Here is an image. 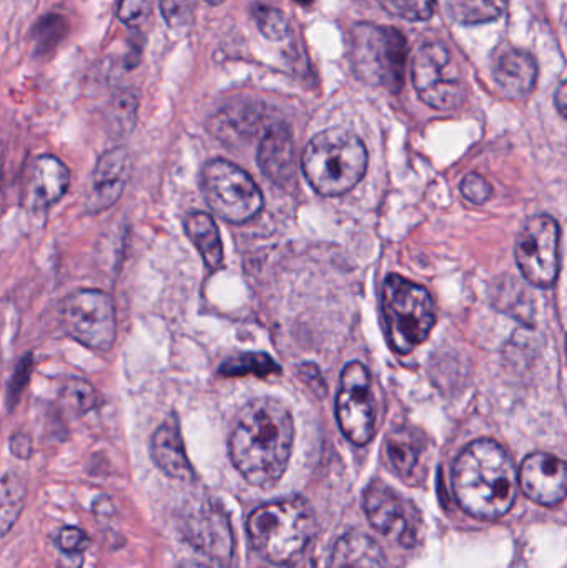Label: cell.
<instances>
[{
    "mask_svg": "<svg viewBox=\"0 0 567 568\" xmlns=\"http://www.w3.org/2000/svg\"><path fill=\"white\" fill-rule=\"evenodd\" d=\"M62 324L67 334L83 346L109 351L115 343V304L103 291H77L63 303Z\"/></svg>",
    "mask_w": 567,
    "mask_h": 568,
    "instance_id": "cell-9",
    "label": "cell"
},
{
    "mask_svg": "<svg viewBox=\"0 0 567 568\" xmlns=\"http://www.w3.org/2000/svg\"><path fill=\"white\" fill-rule=\"evenodd\" d=\"M413 85L419 99L436 110H453L465 100L462 72L443 43L428 42L413 57Z\"/></svg>",
    "mask_w": 567,
    "mask_h": 568,
    "instance_id": "cell-8",
    "label": "cell"
},
{
    "mask_svg": "<svg viewBox=\"0 0 567 568\" xmlns=\"http://www.w3.org/2000/svg\"><path fill=\"white\" fill-rule=\"evenodd\" d=\"M70 185L67 166L55 156H39L30 165L23 189V203L30 210H43L55 205Z\"/></svg>",
    "mask_w": 567,
    "mask_h": 568,
    "instance_id": "cell-16",
    "label": "cell"
},
{
    "mask_svg": "<svg viewBox=\"0 0 567 568\" xmlns=\"http://www.w3.org/2000/svg\"><path fill=\"white\" fill-rule=\"evenodd\" d=\"M12 453L16 456L26 457L30 456V437L23 436V434H19V436L13 437L12 439Z\"/></svg>",
    "mask_w": 567,
    "mask_h": 568,
    "instance_id": "cell-33",
    "label": "cell"
},
{
    "mask_svg": "<svg viewBox=\"0 0 567 568\" xmlns=\"http://www.w3.org/2000/svg\"><path fill=\"white\" fill-rule=\"evenodd\" d=\"M186 539L200 552L219 562H229L233 552V537L229 519L215 506H202L186 517Z\"/></svg>",
    "mask_w": 567,
    "mask_h": 568,
    "instance_id": "cell-14",
    "label": "cell"
},
{
    "mask_svg": "<svg viewBox=\"0 0 567 568\" xmlns=\"http://www.w3.org/2000/svg\"><path fill=\"white\" fill-rule=\"evenodd\" d=\"M275 373H280L279 364L265 353L240 354V356L225 361L220 367V374L226 377H240L246 376V374L266 377Z\"/></svg>",
    "mask_w": 567,
    "mask_h": 568,
    "instance_id": "cell-25",
    "label": "cell"
},
{
    "mask_svg": "<svg viewBox=\"0 0 567 568\" xmlns=\"http://www.w3.org/2000/svg\"><path fill=\"white\" fill-rule=\"evenodd\" d=\"M132 163L123 149H113L103 153L93 169L87 193L85 206L90 213H100L110 209L125 189Z\"/></svg>",
    "mask_w": 567,
    "mask_h": 568,
    "instance_id": "cell-15",
    "label": "cell"
},
{
    "mask_svg": "<svg viewBox=\"0 0 567 568\" xmlns=\"http://www.w3.org/2000/svg\"><path fill=\"white\" fill-rule=\"evenodd\" d=\"M185 230L186 236L199 250L205 265L212 272H216L223 263V246L219 229H216L212 216L202 212L192 213L186 219Z\"/></svg>",
    "mask_w": 567,
    "mask_h": 568,
    "instance_id": "cell-21",
    "label": "cell"
},
{
    "mask_svg": "<svg viewBox=\"0 0 567 568\" xmlns=\"http://www.w3.org/2000/svg\"><path fill=\"white\" fill-rule=\"evenodd\" d=\"M508 0H448L449 13L463 26L492 22L505 12Z\"/></svg>",
    "mask_w": 567,
    "mask_h": 568,
    "instance_id": "cell-24",
    "label": "cell"
},
{
    "mask_svg": "<svg viewBox=\"0 0 567 568\" xmlns=\"http://www.w3.org/2000/svg\"><path fill=\"white\" fill-rule=\"evenodd\" d=\"M202 185L210 209L226 222H246L262 210V192L252 176L226 160L206 163Z\"/></svg>",
    "mask_w": 567,
    "mask_h": 568,
    "instance_id": "cell-7",
    "label": "cell"
},
{
    "mask_svg": "<svg viewBox=\"0 0 567 568\" xmlns=\"http://www.w3.org/2000/svg\"><path fill=\"white\" fill-rule=\"evenodd\" d=\"M296 2L303 3V6H306V3L312 2V0H296Z\"/></svg>",
    "mask_w": 567,
    "mask_h": 568,
    "instance_id": "cell-38",
    "label": "cell"
},
{
    "mask_svg": "<svg viewBox=\"0 0 567 568\" xmlns=\"http://www.w3.org/2000/svg\"><path fill=\"white\" fill-rule=\"evenodd\" d=\"M26 483L17 474L0 479V539L12 529L26 503Z\"/></svg>",
    "mask_w": 567,
    "mask_h": 568,
    "instance_id": "cell-23",
    "label": "cell"
},
{
    "mask_svg": "<svg viewBox=\"0 0 567 568\" xmlns=\"http://www.w3.org/2000/svg\"><path fill=\"white\" fill-rule=\"evenodd\" d=\"M153 0H120L119 19L130 27L140 26L152 12Z\"/></svg>",
    "mask_w": 567,
    "mask_h": 568,
    "instance_id": "cell-30",
    "label": "cell"
},
{
    "mask_svg": "<svg viewBox=\"0 0 567 568\" xmlns=\"http://www.w3.org/2000/svg\"><path fill=\"white\" fill-rule=\"evenodd\" d=\"M556 99H558V106L559 112H561V115H565L566 110V89H565V82H561V85H559L558 95H556Z\"/></svg>",
    "mask_w": 567,
    "mask_h": 568,
    "instance_id": "cell-35",
    "label": "cell"
},
{
    "mask_svg": "<svg viewBox=\"0 0 567 568\" xmlns=\"http://www.w3.org/2000/svg\"><path fill=\"white\" fill-rule=\"evenodd\" d=\"M302 163L306 180L316 192L336 196L358 185L368 166V153L358 136L348 130L332 129L310 140Z\"/></svg>",
    "mask_w": 567,
    "mask_h": 568,
    "instance_id": "cell-4",
    "label": "cell"
},
{
    "mask_svg": "<svg viewBox=\"0 0 567 568\" xmlns=\"http://www.w3.org/2000/svg\"><path fill=\"white\" fill-rule=\"evenodd\" d=\"M259 163L273 182H286L293 175V140L285 125H272L266 130L260 145Z\"/></svg>",
    "mask_w": 567,
    "mask_h": 568,
    "instance_id": "cell-19",
    "label": "cell"
},
{
    "mask_svg": "<svg viewBox=\"0 0 567 568\" xmlns=\"http://www.w3.org/2000/svg\"><path fill=\"white\" fill-rule=\"evenodd\" d=\"M353 67L365 82L399 92L405 82V37L389 27L362 23L353 33Z\"/></svg>",
    "mask_w": 567,
    "mask_h": 568,
    "instance_id": "cell-6",
    "label": "cell"
},
{
    "mask_svg": "<svg viewBox=\"0 0 567 568\" xmlns=\"http://www.w3.org/2000/svg\"><path fill=\"white\" fill-rule=\"evenodd\" d=\"M518 474L505 449L495 440L469 444L453 467V490L469 516L495 520L509 513L516 500Z\"/></svg>",
    "mask_w": 567,
    "mask_h": 568,
    "instance_id": "cell-2",
    "label": "cell"
},
{
    "mask_svg": "<svg viewBox=\"0 0 567 568\" xmlns=\"http://www.w3.org/2000/svg\"><path fill=\"white\" fill-rule=\"evenodd\" d=\"M516 262L535 286L549 287L559 272V226L551 216H535L516 242Z\"/></svg>",
    "mask_w": 567,
    "mask_h": 568,
    "instance_id": "cell-11",
    "label": "cell"
},
{
    "mask_svg": "<svg viewBox=\"0 0 567 568\" xmlns=\"http://www.w3.org/2000/svg\"><path fill=\"white\" fill-rule=\"evenodd\" d=\"M179 568H209V567L202 566V564H199V562H185V564H182V566H180Z\"/></svg>",
    "mask_w": 567,
    "mask_h": 568,
    "instance_id": "cell-36",
    "label": "cell"
},
{
    "mask_svg": "<svg viewBox=\"0 0 567 568\" xmlns=\"http://www.w3.org/2000/svg\"><path fill=\"white\" fill-rule=\"evenodd\" d=\"M422 437L409 429L393 430L386 443L389 460L399 476H412L423 453Z\"/></svg>",
    "mask_w": 567,
    "mask_h": 568,
    "instance_id": "cell-22",
    "label": "cell"
},
{
    "mask_svg": "<svg viewBox=\"0 0 567 568\" xmlns=\"http://www.w3.org/2000/svg\"><path fill=\"white\" fill-rule=\"evenodd\" d=\"M293 436L290 410L279 400L262 397L246 404L239 414L230 437V456L252 486L269 489L285 474Z\"/></svg>",
    "mask_w": 567,
    "mask_h": 568,
    "instance_id": "cell-1",
    "label": "cell"
},
{
    "mask_svg": "<svg viewBox=\"0 0 567 568\" xmlns=\"http://www.w3.org/2000/svg\"><path fill=\"white\" fill-rule=\"evenodd\" d=\"M206 2L212 3V6H220V3L223 2V0H206Z\"/></svg>",
    "mask_w": 567,
    "mask_h": 568,
    "instance_id": "cell-37",
    "label": "cell"
},
{
    "mask_svg": "<svg viewBox=\"0 0 567 568\" xmlns=\"http://www.w3.org/2000/svg\"><path fill=\"white\" fill-rule=\"evenodd\" d=\"M496 85L508 99H526L538 80V65L535 57L515 47H503L495 57Z\"/></svg>",
    "mask_w": 567,
    "mask_h": 568,
    "instance_id": "cell-17",
    "label": "cell"
},
{
    "mask_svg": "<svg viewBox=\"0 0 567 568\" xmlns=\"http://www.w3.org/2000/svg\"><path fill=\"white\" fill-rule=\"evenodd\" d=\"M60 549L63 554L82 552L83 549L89 547V537L83 530L77 529V527H69L63 529L59 537Z\"/></svg>",
    "mask_w": 567,
    "mask_h": 568,
    "instance_id": "cell-32",
    "label": "cell"
},
{
    "mask_svg": "<svg viewBox=\"0 0 567 568\" xmlns=\"http://www.w3.org/2000/svg\"><path fill=\"white\" fill-rule=\"evenodd\" d=\"M160 9L170 29L183 30L192 26L195 12L192 0H162Z\"/></svg>",
    "mask_w": 567,
    "mask_h": 568,
    "instance_id": "cell-28",
    "label": "cell"
},
{
    "mask_svg": "<svg viewBox=\"0 0 567 568\" xmlns=\"http://www.w3.org/2000/svg\"><path fill=\"white\" fill-rule=\"evenodd\" d=\"M529 499L543 506H556L566 497V464L551 454L526 457L518 477Z\"/></svg>",
    "mask_w": 567,
    "mask_h": 568,
    "instance_id": "cell-13",
    "label": "cell"
},
{
    "mask_svg": "<svg viewBox=\"0 0 567 568\" xmlns=\"http://www.w3.org/2000/svg\"><path fill=\"white\" fill-rule=\"evenodd\" d=\"M462 193L468 202L482 205L492 196V185L485 176L472 173L462 183Z\"/></svg>",
    "mask_w": 567,
    "mask_h": 568,
    "instance_id": "cell-31",
    "label": "cell"
},
{
    "mask_svg": "<svg viewBox=\"0 0 567 568\" xmlns=\"http://www.w3.org/2000/svg\"><path fill=\"white\" fill-rule=\"evenodd\" d=\"M256 552L276 566L302 556L316 532L315 513L305 499H283L253 510L246 523Z\"/></svg>",
    "mask_w": 567,
    "mask_h": 568,
    "instance_id": "cell-3",
    "label": "cell"
},
{
    "mask_svg": "<svg viewBox=\"0 0 567 568\" xmlns=\"http://www.w3.org/2000/svg\"><path fill=\"white\" fill-rule=\"evenodd\" d=\"M330 568H388V564L372 537L350 532L333 547Z\"/></svg>",
    "mask_w": 567,
    "mask_h": 568,
    "instance_id": "cell-20",
    "label": "cell"
},
{
    "mask_svg": "<svg viewBox=\"0 0 567 568\" xmlns=\"http://www.w3.org/2000/svg\"><path fill=\"white\" fill-rule=\"evenodd\" d=\"M383 313L389 339L398 353L415 351L435 326V303L425 287L398 275L383 286Z\"/></svg>",
    "mask_w": 567,
    "mask_h": 568,
    "instance_id": "cell-5",
    "label": "cell"
},
{
    "mask_svg": "<svg viewBox=\"0 0 567 568\" xmlns=\"http://www.w3.org/2000/svg\"><path fill=\"white\" fill-rule=\"evenodd\" d=\"M82 552L65 554V556H63L62 562H60V568H82Z\"/></svg>",
    "mask_w": 567,
    "mask_h": 568,
    "instance_id": "cell-34",
    "label": "cell"
},
{
    "mask_svg": "<svg viewBox=\"0 0 567 568\" xmlns=\"http://www.w3.org/2000/svg\"><path fill=\"white\" fill-rule=\"evenodd\" d=\"M336 417L346 439L365 446L375 436L376 407L372 381L362 363H350L342 373V386L336 397Z\"/></svg>",
    "mask_w": 567,
    "mask_h": 568,
    "instance_id": "cell-10",
    "label": "cell"
},
{
    "mask_svg": "<svg viewBox=\"0 0 567 568\" xmlns=\"http://www.w3.org/2000/svg\"><path fill=\"white\" fill-rule=\"evenodd\" d=\"M253 16L266 39L282 40L288 36V20L283 16L282 10L270 6H255Z\"/></svg>",
    "mask_w": 567,
    "mask_h": 568,
    "instance_id": "cell-26",
    "label": "cell"
},
{
    "mask_svg": "<svg viewBox=\"0 0 567 568\" xmlns=\"http://www.w3.org/2000/svg\"><path fill=\"white\" fill-rule=\"evenodd\" d=\"M365 513L378 532L405 547L415 546L422 529L418 509L385 483H373L365 493Z\"/></svg>",
    "mask_w": 567,
    "mask_h": 568,
    "instance_id": "cell-12",
    "label": "cell"
},
{
    "mask_svg": "<svg viewBox=\"0 0 567 568\" xmlns=\"http://www.w3.org/2000/svg\"><path fill=\"white\" fill-rule=\"evenodd\" d=\"M150 453H152L153 463L166 476L180 480L192 479L193 469L186 457L182 434L175 420H169L156 429L150 444Z\"/></svg>",
    "mask_w": 567,
    "mask_h": 568,
    "instance_id": "cell-18",
    "label": "cell"
},
{
    "mask_svg": "<svg viewBox=\"0 0 567 568\" xmlns=\"http://www.w3.org/2000/svg\"><path fill=\"white\" fill-rule=\"evenodd\" d=\"M63 399L79 413H87L95 406V390L85 381L72 379L62 389Z\"/></svg>",
    "mask_w": 567,
    "mask_h": 568,
    "instance_id": "cell-29",
    "label": "cell"
},
{
    "mask_svg": "<svg viewBox=\"0 0 567 568\" xmlns=\"http://www.w3.org/2000/svg\"><path fill=\"white\" fill-rule=\"evenodd\" d=\"M389 13L405 20H428L435 12L436 0H378Z\"/></svg>",
    "mask_w": 567,
    "mask_h": 568,
    "instance_id": "cell-27",
    "label": "cell"
}]
</instances>
